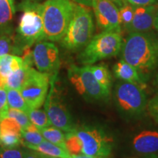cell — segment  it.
I'll return each mask as SVG.
<instances>
[{
  "mask_svg": "<svg viewBox=\"0 0 158 158\" xmlns=\"http://www.w3.org/2000/svg\"><path fill=\"white\" fill-rule=\"evenodd\" d=\"M71 158H99V157L86 155H84V154H80V155H71Z\"/></svg>",
  "mask_w": 158,
  "mask_h": 158,
  "instance_id": "74e56055",
  "label": "cell"
},
{
  "mask_svg": "<svg viewBox=\"0 0 158 158\" xmlns=\"http://www.w3.org/2000/svg\"><path fill=\"white\" fill-rule=\"evenodd\" d=\"M73 1L80 5L86 6V7H92V4H93L94 0H73Z\"/></svg>",
  "mask_w": 158,
  "mask_h": 158,
  "instance_id": "e575fe53",
  "label": "cell"
},
{
  "mask_svg": "<svg viewBox=\"0 0 158 158\" xmlns=\"http://www.w3.org/2000/svg\"><path fill=\"white\" fill-rule=\"evenodd\" d=\"M100 158H108L107 157H100Z\"/></svg>",
  "mask_w": 158,
  "mask_h": 158,
  "instance_id": "ee69618b",
  "label": "cell"
},
{
  "mask_svg": "<svg viewBox=\"0 0 158 158\" xmlns=\"http://www.w3.org/2000/svg\"><path fill=\"white\" fill-rule=\"evenodd\" d=\"M51 75L40 72L31 67L28 69L20 92L31 108H40L47 98Z\"/></svg>",
  "mask_w": 158,
  "mask_h": 158,
  "instance_id": "9c48e42d",
  "label": "cell"
},
{
  "mask_svg": "<svg viewBox=\"0 0 158 158\" xmlns=\"http://www.w3.org/2000/svg\"><path fill=\"white\" fill-rule=\"evenodd\" d=\"M23 157L24 158H37L33 153V151L29 149H23Z\"/></svg>",
  "mask_w": 158,
  "mask_h": 158,
  "instance_id": "d590c367",
  "label": "cell"
},
{
  "mask_svg": "<svg viewBox=\"0 0 158 158\" xmlns=\"http://www.w3.org/2000/svg\"><path fill=\"white\" fill-rule=\"evenodd\" d=\"M148 158H158V156H157L156 155H150V157H149Z\"/></svg>",
  "mask_w": 158,
  "mask_h": 158,
  "instance_id": "60d3db41",
  "label": "cell"
},
{
  "mask_svg": "<svg viewBox=\"0 0 158 158\" xmlns=\"http://www.w3.org/2000/svg\"><path fill=\"white\" fill-rule=\"evenodd\" d=\"M156 84H157V85L158 86V74L157 76V78H156Z\"/></svg>",
  "mask_w": 158,
  "mask_h": 158,
  "instance_id": "b9f144b4",
  "label": "cell"
},
{
  "mask_svg": "<svg viewBox=\"0 0 158 158\" xmlns=\"http://www.w3.org/2000/svg\"><path fill=\"white\" fill-rule=\"evenodd\" d=\"M68 78L80 95L89 101L107 100L110 91L104 88L94 78L90 65L78 67L71 65L68 69Z\"/></svg>",
  "mask_w": 158,
  "mask_h": 158,
  "instance_id": "8992f818",
  "label": "cell"
},
{
  "mask_svg": "<svg viewBox=\"0 0 158 158\" xmlns=\"http://www.w3.org/2000/svg\"><path fill=\"white\" fill-rule=\"evenodd\" d=\"M22 139L20 133L10 131H2L0 135V147L5 148L19 147Z\"/></svg>",
  "mask_w": 158,
  "mask_h": 158,
  "instance_id": "484cf974",
  "label": "cell"
},
{
  "mask_svg": "<svg viewBox=\"0 0 158 158\" xmlns=\"http://www.w3.org/2000/svg\"><path fill=\"white\" fill-rule=\"evenodd\" d=\"M98 27L102 31L121 32L118 7L110 0H94L92 4Z\"/></svg>",
  "mask_w": 158,
  "mask_h": 158,
  "instance_id": "7c38bea8",
  "label": "cell"
},
{
  "mask_svg": "<svg viewBox=\"0 0 158 158\" xmlns=\"http://www.w3.org/2000/svg\"><path fill=\"white\" fill-rule=\"evenodd\" d=\"M26 114L28 115L31 123L35 124L39 130L51 125L48 114L45 110L39 108H29Z\"/></svg>",
  "mask_w": 158,
  "mask_h": 158,
  "instance_id": "cb8c5ba5",
  "label": "cell"
},
{
  "mask_svg": "<svg viewBox=\"0 0 158 158\" xmlns=\"http://www.w3.org/2000/svg\"><path fill=\"white\" fill-rule=\"evenodd\" d=\"M81 141L82 154L96 157H106L110 155L114 141L103 130L94 126H82L75 129Z\"/></svg>",
  "mask_w": 158,
  "mask_h": 158,
  "instance_id": "ba28073f",
  "label": "cell"
},
{
  "mask_svg": "<svg viewBox=\"0 0 158 158\" xmlns=\"http://www.w3.org/2000/svg\"><path fill=\"white\" fill-rule=\"evenodd\" d=\"M21 135L22 139L21 143L32 144V145L40 143L45 140L40 130L32 123L27 127L21 130Z\"/></svg>",
  "mask_w": 158,
  "mask_h": 158,
  "instance_id": "d4e9b609",
  "label": "cell"
},
{
  "mask_svg": "<svg viewBox=\"0 0 158 158\" xmlns=\"http://www.w3.org/2000/svg\"><path fill=\"white\" fill-rule=\"evenodd\" d=\"M122 59L143 75L149 74L158 65V37L148 32H131L123 41Z\"/></svg>",
  "mask_w": 158,
  "mask_h": 158,
  "instance_id": "6da1fadb",
  "label": "cell"
},
{
  "mask_svg": "<svg viewBox=\"0 0 158 158\" xmlns=\"http://www.w3.org/2000/svg\"><path fill=\"white\" fill-rule=\"evenodd\" d=\"M7 117L13 118L16 121L21 127V130L27 127L31 124L28 115L25 112L14 108H9Z\"/></svg>",
  "mask_w": 158,
  "mask_h": 158,
  "instance_id": "f1b7e54d",
  "label": "cell"
},
{
  "mask_svg": "<svg viewBox=\"0 0 158 158\" xmlns=\"http://www.w3.org/2000/svg\"><path fill=\"white\" fill-rule=\"evenodd\" d=\"M40 132L45 140L62 149L68 150L66 147V143H65V135H64L62 130L54 126L51 125L49 127L40 130Z\"/></svg>",
  "mask_w": 158,
  "mask_h": 158,
  "instance_id": "ffe728a7",
  "label": "cell"
},
{
  "mask_svg": "<svg viewBox=\"0 0 158 158\" xmlns=\"http://www.w3.org/2000/svg\"><path fill=\"white\" fill-rule=\"evenodd\" d=\"M29 68H31V67L27 66L23 64L22 68L13 71L6 79V86L20 91L23 84L25 81L27 71Z\"/></svg>",
  "mask_w": 158,
  "mask_h": 158,
  "instance_id": "603a6c76",
  "label": "cell"
},
{
  "mask_svg": "<svg viewBox=\"0 0 158 158\" xmlns=\"http://www.w3.org/2000/svg\"><path fill=\"white\" fill-rule=\"evenodd\" d=\"M8 109L7 91L5 87H0V122L7 117Z\"/></svg>",
  "mask_w": 158,
  "mask_h": 158,
  "instance_id": "1f68e13d",
  "label": "cell"
},
{
  "mask_svg": "<svg viewBox=\"0 0 158 158\" xmlns=\"http://www.w3.org/2000/svg\"><path fill=\"white\" fill-rule=\"evenodd\" d=\"M99 158H100V157H99Z\"/></svg>",
  "mask_w": 158,
  "mask_h": 158,
  "instance_id": "f6af8a7d",
  "label": "cell"
},
{
  "mask_svg": "<svg viewBox=\"0 0 158 158\" xmlns=\"http://www.w3.org/2000/svg\"><path fill=\"white\" fill-rule=\"evenodd\" d=\"M158 5L134 6L133 19L125 29L131 32H148L154 28Z\"/></svg>",
  "mask_w": 158,
  "mask_h": 158,
  "instance_id": "4fadbf2b",
  "label": "cell"
},
{
  "mask_svg": "<svg viewBox=\"0 0 158 158\" xmlns=\"http://www.w3.org/2000/svg\"><path fill=\"white\" fill-rule=\"evenodd\" d=\"M65 143L68 151L72 155L82 154V143L75 130L65 134Z\"/></svg>",
  "mask_w": 158,
  "mask_h": 158,
  "instance_id": "4316f807",
  "label": "cell"
},
{
  "mask_svg": "<svg viewBox=\"0 0 158 158\" xmlns=\"http://www.w3.org/2000/svg\"><path fill=\"white\" fill-rule=\"evenodd\" d=\"M88 7L76 5L73 15L61 44L70 51L86 46L93 37L94 25L92 13Z\"/></svg>",
  "mask_w": 158,
  "mask_h": 158,
  "instance_id": "3957f363",
  "label": "cell"
},
{
  "mask_svg": "<svg viewBox=\"0 0 158 158\" xmlns=\"http://www.w3.org/2000/svg\"><path fill=\"white\" fill-rule=\"evenodd\" d=\"M0 122H1L0 123L1 132L10 131L21 134V127L14 118L6 117Z\"/></svg>",
  "mask_w": 158,
  "mask_h": 158,
  "instance_id": "f546056e",
  "label": "cell"
},
{
  "mask_svg": "<svg viewBox=\"0 0 158 158\" xmlns=\"http://www.w3.org/2000/svg\"><path fill=\"white\" fill-rule=\"evenodd\" d=\"M133 149L141 155H152L158 153V131L143 130L133 138Z\"/></svg>",
  "mask_w": 158,
  "mask_h": 158,
  "instance_id": "5bb4252c",
  "label": "cell"
},
{
  "mask_svg": "<svg viewBox=\"0 0 158 158\" xmlns=\"http://www.w3.org/2000/svg\"><path fill=\"white\" fill-rule=\"evenodd\" d=\"M21 143L23 144V147L27 149L38 152L44 154V155L59 158H71V155L68 150L62 149V148L51 143L47 140H44L40 143L37 144V145H32V144L26 143Z\"/></svg>",
  "mask_w": 158,
  "mask_h": 158,
  "instance_id": "e0dca14e",
  "label": "cell"
},
{
  "mask_svg": "<svg viewBox=\"0 0 158 158\" xmlns=\"http://www.w3.org/2000/svg\"><path fill=\"white\" fill-rule=\"evenodd\" d=\"M118 11H119V16L120 19H121L122 26L123 25L124 29H126L133 21L134 15V6L126 2L121 7H118Z\"/></svg>",
  "mask_w": 158,
  "mask_h": 158,
  "instance_id": "83f0119b",
  "label": "cell"
},
{
  "mask_svg": "<svg viewBox=\"0 0 158 158\" xmlns=\"http://www.w3.org/2000/svg\"><path fill=\"white\" fill-rule=\"evenodd\" d=\"M0 158H24L23 151L19 147L5 148L0 147Z\"/></svg>",
  "mask_w": 158,
  "mask_h": 158,
  "instance_id": "4dcf8cb0",
  "label": "cell"
},
{
  "mask_svg": "<svg viewBox=\"0 0 158 158\" xmlns=\"http://www.w3.org/2000/svg\"><path fill=\"white\" fill-rule=\"evenodd\" d=\"M23 11L15 35L23 49L30 48L34 43L44 40L42 16V4L26 2L21 5Z\"/></svg>",
  "mask_w": 158,
  "mask_h": 158,
  "instance_id": "5b68a950",
  "label": "cell"
},
{
  "mask_svg": "<svg viewBox=\"0 0 158 158\" xmlns=\"http://www.w3.org/2000/svg\"><path fill=\"white\" fill-rule=\"evenodd\" d=\"M32 57L37 70L51 76H56L60 60L59 50L54 43L43 40L36 43Z\"/></svg>",
  "mask_w": 158,
  "mask_h": 158,
  "instance_id": "30bf717a",
  "label": "cell"
},
{
  "mask_svg": "<svg viewBox=\"0 0 158 158\" xmlns=\"http://www.w3.org/2000/svg\"><path fill=\"white\" fill-rule=\"evenodd\" d=\"M128 3L133 6H147L156 5L158 0H125Z\"/></svg>",
  "mask_w": 158,
  "mask_h": 158,
  "instance_id": "836d02e7",
  "label": "cell"
},
{
  "mask_svg": "<svg viewBox=\"0 0 158 158\" xmlns=\"http://www.w3.org/2000/svg\"><path fill=\"white\" fill-rule=\"evenodd\" d=\"M5 89L7 91V104H8L9 108L22 110L27 113L30 107L28 106L23 96L21 95L20 91L7 87V86H5Z\"/></svg>",
  "mask_w": 158,
  "mask_h": 158,
  "instance_id": "44dd1931",
  "label": "cell"
},
{
  "mask_svg": "<svg viewBox=\"0 0 158 158\" xmlns=\"http://www.w3.org/2000/svg\"><path fill=\"white\" fill-rule=\"evenodd\" d=\"M114 73L116 78L122 81L138 84L143 89L146 87V84L142 75L133 65L129 64L124 59H122L116 63L114 67Z\"/></svg>",
  "mask_w": 158,
  "mask_h": 158,
  "instance_id": "9a60e30c",
  "label": "cell"
},
{
  "mask_svg": "<svg viewBox=\"0 0 158 158\" xmlns=\"http://www.w3.org/2000/svg\"><path fill=\"white\" fill-rule=\"evenodd\" d=\"M76 6L71 0H47L42 4L44 40L56 42L63 38Z\"/></svg>",
  "mask_w": 158,
  "mask_h": 158,
  "instance_id": "7a4b0ae2",
  "label": "cell"
},
{
  "mask_svg": "<svg viewBox=\"0 0 158 158\" xmlns=\"http://www.w3.org/2000/svg\"><path fill=\"white\" fill-rule=\"evenodd\" d=\"M90 69L96 80L106 89H110L111 86V75L109 69L106 64H100L97 65H90Z\"/></svg>",
  "mask_w": 158,
  "mask_h": 158,
  "instance_id": "7402d4cb",
  "label": "cell"
},
{
  "mask_svg": "<svg viewBox=\"0 0 158 158\" xmlns=\"http://www.w3.org/2000/svg\"><path fill=\"white\" fill-rule=\"evenodd\" d=\"M111 2H113L115 4V5L117 6L118 7H121V6L123 5L124 3L126 2L125 0H110Z\"/></svg>",
  "mask_w": 158,
  "mask_h": 158,
  "instance_id": "f35d334b",
  "label": "cell"
},
{
  "mask_svg": "<svg viewBox=\"0 0 158 158\" xmlns=\"http://www.w3.org/2000/svg\"><path fill=\"white\" fill-rule=\"evenodd\" d=\"M23 59L15 55L7 54L0 56V76L7 79L13 71L22 68Z\"/></svg>",
  "mask_w": 158,
  "mask_h": 158,
  "instance_id": "d6986e66",
  "label": "cell"
},
{
  "mask_svg": "<svg viewBox=\"0 0 158 158\" xmlns=\"http://www.w3.org/2000/svg\"><path fill=\"white\" fill-rule=\"evenodd\" d=\"M114 98L118 109L126 115H138L147 107L144 89L133 83H118L114 90Z\"/></svg>",
  "mask_w": 158,
  "mask_h": 158,
  "instance_id": "52a82bcc",
  "label": "cell"
},
{
  "mask_svg": "<svg viewBox=\"0 0 158 158\" xmlns=\"http://www.w3.org/2000/svg\"><path fill=\"white\" fill-rule=\"evenodd\" d=\"M154 28H155L157 31H158V11H157V14H156L155 23H154Z\"/></svg>",
  "mask_w": 158,
  "mask_h": 158,
  "instance_id": "ab89813d",
  "label": "cell"
},
{
  "mask_svg": "<svg viewBox=\"0 0 158 158\" xmlns=\"http://www.w3.org/2000/svg\"><path fill=\"white\" fill-rule=\"evenodd\" d=\"M147 108L151 116L158 122V95L149 100L147 103Z\"/></svg>",
  "mask_w": 158,
  "mask_h": 158,
  "instance_id": "d6a6232c",
  "label": "cell"
},
{
  "mask_svg": "<svg viewBox=\"0 0 158 158\" xmlns=\"http://www.w3.org/2000/svg\"><path fill=\"white\" fill-rule=\"evenodd\" d=\"M123 39L121 32L102 31L92 37L78 56L84 65H92L102 59L115 56L121 52Z\"/></svg>",
  "mask_w": 158,
  "mask_h": 158,
  "instance_id": "277c9868",
  "label": "cell"
},
{
  "mask_svg": "<svg viewBox=\"0 0 158 158\" xmlns=\"http://www.w3.org/2000/svg\"><path fill=\"white\" fill-rule=\"evenodd\" d=\"M0 135H1V127H0Z\"/></svg>",
  "mask_w": 158,
  "mask_h": 158,
  "instance_id": "7bdbcfd3",
  "label": "cell"
},
{
  "mask_svg": "<svg viewBox=\"0 0 158 158\" xmlns=\"http://www.w3.org/2000/svg\"><path fill=\"white\" fill-rule=\"evenodd\" d=\"M32 151H33V150H32ZM33 153H34V155H35V157H36L37 158H59V157H52V156L44 155V154L38 152H35V151H33Z\"/></svg>",
  "mask_w": 158,
  "mask_h": 158,
  "instance_id": "8d00e7d4",
  "label": "cell"
},
{
  "mask_svg": "<svg viewBox=\"0 0 158 158\" xmlns=\"http://www.w3.org/2000/svg\"><path fill=\"white\" fill-rule=\"evenodd\" d=\"M23 51L13 33L0 35V56L7 54L22 55Z\"/></svg>",
  "mask_w": 158,
  "mask_h": 158,
  "instance_id": "ac0fdd59",
  "label": "cell"
},
{
  "mask_svg": "<svg viewBox=\"0 0 158 158\" xmlns=\"http://www.w3.org/2000/svg\"><path fill=\"white\" fill-rule=\"evenodd\" d=\"M45 110L48 114L51 125L65 133L73 131L76 128L66 106L62 101H61L58 96L55 94L52 87L45 99Z\"/></svg>",
  "mask_w": 158,
  "mask_h": 158,
  "instance_id": "8fae6325",
  "label": "cell"
},
{
  "mask_svg": "<svg viewBox=\"0 0 158 158\" xmlns=\"http://www.w3.org/2000/svg\"><path fill=\"white\" fill-rule=\"evenodd\" d=\"M14 13L13 0H0V35L13 33L12 21Z\"/></svg>",
  "mask_w": 158,
  "mask_h": 158,
  "instance_id": "2e32d148",
  "label": "cell"
}]
</instances>
